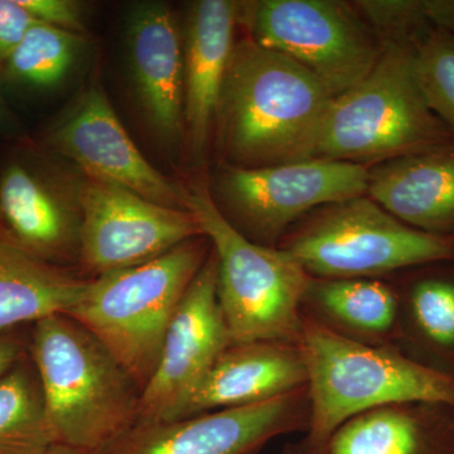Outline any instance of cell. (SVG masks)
<instances>
[{
  "label": "cell",
  "instance_id": "14",
  "mask_svg": "<svg viewBox=\"0 0 454 454\" xmlns=\"http://www.w3.org/2000/svg\"><path fill=\"white\" fill-rule=\"evenodd\" d=\"M307 387V369L297 343L232 342L187 397L176 419L243 408Z\"/></svg>",
  "mask_w": 454,
  "mask_h": 454
},
{
  "label": "cell",
  "instance_id": "4",
  "mask_svg": "<svg viewBox=\"0 0 454 454\" xmlns=\"http://www.w3.org/2000/svg\"><path fill=\"white\" fill-rule=\"evenodd\" d=\"M206 236L97 278L66 313L97 337L136 382L151 380L170 322L211 250Z\"/></svg>",
  "mask_w": 454,
  "mask_h": 454
},
{
  "label": "cell",
  "instance_id": "22",
  "mask_svg": "<svg viewBox=\"0 0 454 454\" xmlns=\"http://www.w3.org/2000/svg\"><path fill=\"white\" fill-rule=\"evenodd\" d=\"M57 446L31 358L0 375V454H46Z\"/></svg>",
  "mask_w": 454,
  "mask_h": 454
},
{
  "label": "cell",
  "instance_id": "28",
  "mask_svg": "<svg viewBox=\"0 0 454 454\" xmlns=\"http://www.w3.org/2000/svg\"><path fill=\"white\" fill-rule=\"evenodd\" d=\"M35 22L37 20L18 0H0V73L23 35Z\"/></svg>",
  "mask_w": 454,
  "mask_h": 454
},
{
  "label": "cell",
  "instance_id": "31",
  "mask_svg": "<svg viewBox=\"0 0 454 454\" xmlns=\"http://www.w3.org/2000/svg\"><path fill=\"white\" fill-rule=\"evenodd\" d=\"M18 130V122L13 113L0 94V134H13Z\"/></svg>",
  "mask_w": 454,
  "mask_h": 454
},
{
  "label": "cell",
  "instance_id": "9",
  "mask_svg": "<svg viewBox=\"0 0 454 454\" xmlns=\"http://www.w3.org/2000/svg\"><path fill=\"white\" fill-rule=\"evenodd\" d=\"M369 168L363 164L310 158L277 166H227L220 191L230 210L255 243H276L307 212L366 196Z\"/></svg>",
  "mask_w": 454,
  "mask_h": 454
},
{
  "label": "cell",
  "instance_id": "29",
  "mask_svg": "<svg viewBox=\"0 0 454 454\" xmlns=\"http://www.w3.org/2000/svg\"><path fill=\"white\" fill-rule=\"evenodd\" d=\"M423 8L433 28L454 35V0H423Z\"/></svg>",
  "mask_w": 454,
  "mask_h": 454
},
{
  "label": "cell",
  "instance_id": "8",
  "mask_svg": "<svg viewBox=\"0 0 454 454\" xmlns=\"http://www.w3.org/2000/svg\"><path fill=\"white\" fill-rule=\"evenodd\" d=\"M252 40L291 57L315 74L333 98L372 73L384 44L354 4L334 0L240 3L239 25Z\"/></svg>",
  "mask_w": 454,
  "mask_h": 454
},
{
  "label": "cell",
  "instance_id": "5",
  "mask_svg": "<svg viewBox=\"0 0 454 454\" xmlns=\"http://www.w3.org/2000/svg\"><path fill=\"white\" fill-rule=\"evenodd\" d=\"M453 139L419 88L413 49L385 44L372 73L331 101L315 158L366 166L419 153Z\"/></svg>",
  "mask_w": 454,
  "mask_h": 454
},
{
  "label": "cell",
  "instance_id": "7",
  "mask_svg": "<svg viewBox=\"0 0 454 454\" xmlns=\"http://www.w3.org/2000/svg\"><path fill=\"white\" fill-rule=\"evenodd\" d=\"M282 249L316 279L370 278L454 262V236L419 231L361 196L316 212Z\"/></svg>",
  "mask_w": 454,
  "mask_h": 454
},
{
  "label": "cell",
  "instance_id": "23",
  "mask_svg": "<svg viewBox=\"0 0 454 454\" xmlns=\"http://www.w3.org/2000/svg\"><path fill=\"white\" fill-rule=\"evenodd\" d=\"M82 49L77 33L35 22L9 56L0 77L28 89L56 88L73 70Z\"/></svg>",
  "mask_w": 454,
  "mask_h": 454
},
{
  "label": "cell",
  "instance_id": "10",
  "mask_svg": "<svg viewBox=\"0 0 454 454\" xmlns=\"http://www.w3.org/2000/svg\"><path fill=\"white\" fill-rule=\"evenodd\" d=\"M79 206L77 259L92 278L136 267L205 236L190 210L158 205L100 179L83 182Z\"/></svg>",
  "mask_w": 454,
  "mask_h": 454
},
{
  "label": "cell",
  "instance_id": "11",
  "mask_svg": "<svg viewBox=\"0 0 454 454\" xmlns=\"http://www.w3.org/2000/svg\"><path fill=\"white\" fill-rule=\"evenodd\" d=\"M307 387L243 408L160 422L137 423L89 454H256L289 433H307Z\"/></svg>",
  "mask_w": 454,
  "mask_h": 454
},
{
  "label": "cell",
  "instance_id": "17",
  "mask_svg": "<svg viewBox=\"0 0 454 454\" xmlns=\"http://www.w3.org/2000/svg\"><path fill=\"white\" fill-rule=\"evenodd\" d=\"M366 196L419 231L454 236V139L369 168Z\"/></svg>",
  "mask_w": 454,
  "mask_h": 454
},
{
  "label": "cell",
  "instance_id": "6",
  "mask_svg": "<svg viewBox=\"0 0 454 454\" xmlns=\"http://www.w3.org/2000/svg\"><path fill=\"white\" fill-rule=\"evenodd\" d=\"M219 262L217 297L232 342H300L312 277L286 250L255 243L220 210L202 187L186 192Z\"/></svg>",
  "mask_w": 454,
  "mask_h": 454
},
{
  "label": "cell",
  "instance_id": "13",
  "mask_svg": "<svg viewBox=\"0 0 454 454\" xmlns=\"http://www.w3.org/2000/svg\"><path fill=\"white\" fill-rule=\"evenodd\" d=\"M49 140L53 149L74 160L89 178L118 184L166 207L187 210L186 192L140 153L100 88L82 95L51 131Z\"/></svg>",
  "mask_w": 454,
  "mask_h": 454
},
{
  "label": "cell",
  "instance_id": "25",
  "mask_svg": "<svg viewBox=\"0 0 454 454\" xmlns=\"http://www.w3.org/2000/svg\"><path fill=\"white\" fill-rule=\"evenodd\" d=\"M413 67L430 110L454 136V35L433 28L414 47Z\"/></svg>",
  "mask_w": 454,
  "mask_h": 454
},
{
  "label": "cell",
  "instance_id": "12",
  "mask_svg": "<svg viewBox=\"0 0 454 454\" xmlns=\"http://www.w3.org/2000/svg\"><path fill=\"white\" fill-rule=\"evenodd\" d=\"M219 262L211 250L179 303L151 380L140 393L138 422L172 420L212 366L232 343L217 297Z\"/></svg>",
  "mask_w": 454,
  "mask_h": 454
},
{
  "label": "cell",
  "instance_id": "15",
  "mask_svg": "<svg viewBox=\"0 0 454 454\" xmlns=\"http://www.w3.org/2000/svg\"><path fill=\"white\" fill-rule=\"evenodd\" d=\"M131 74L140 106L158 136H184V52L172 12L163 3H140L128 20Z\"/></svg>",
  "mask_w": 454,
  "mask_h": 454
},
{
  "label": "cell",
  "instance_id": "16",
  "mask_svg": "<svg viewBox=\"0 0 454 454\" xmlns=\"http://www.w3.org/2000/svg\"><path fill=\"white\" fill-rule=\"evenodd\" d=\"M240 3L201 0L191 7L184 35V133L199 157L216 125L221 92L239 25Z\"/></svg>",
  "mask_w": 454,
  "mask_h": 454
},
{
  "label": "cell",
  "instance_id": "33",
  "mask_svg": "<svg viewBox=\"0 0 454 454\" xmlns=\"http://www.w3.org/2000/svg\"><path fill=\"white\" fill-rule=\"evenodd\" d=\"M46 454H88L85 452H82V450H74V448L61 446V444H57V446L51 448L49 452Z\"/></svg>",
  "mask_w": 454,
  "mask_h": 454
},
{
  "label": "cell",
  "instance_id": "2",
  "mask_svg": "<svg viewBox=\"0 0 454 454\" xmlns=\"http://www.w3.org/2000/svg\"><path fill=\"white\" fill-rule=\"evenodd\" d=\"M298 346L309 400L306 439L317 448L327 447L352 418L382 406L427 403L454 408V373L337 333L309 313Z\"/></svg>",
  "mask_w": 454,
  "mask_h": 454
},
{
  "label": "cell",
  "instance_id": "24",
  "mask_svg": "<svg viewBox=\"0 0 454 454\" xmlns=\"http://www.w3.org/2000/svg\"><path fill=\"white\" fill-rule=\"evenodd\" d=\"M408 310L423 346L454 365V277L428 276L415 282Z\"/></svg>",
  "mask_w": 454,
  "mask_h": 454
},
{
  "label": "cell",
  "instance_id": "1",
  "mask_svg": "<svg viewBox=\"0 0 454 454\" xmlns=\"http://www.w3.org/2000/svg\"><path fill=\"white\" fill-rule=\"evenodd\" d=\"M324 83L291 57L247 38L235 43L216 127L231 166H277L315 158L333 101Z\"/></svg>",
  "mask_w": 454,
  "mask_h": 454
},
{
  "label": "cell",
  "instance_id": "18",
  "mask_svg": "<svg viewBox=\"0 0 454 454\" xmlns=\"http://www.w3.org/2000/svg\"><path fill=\"white\" fill-rule=\"evenodd\" d=\"M80 221L49 182L28 164H9L0 176V239L59 265L79 256Z\"/></svg>",
  "mask_w": 454,
  "mask_h": 454
},
{
  "label": "cell",
  "instance_id": "30",
  "mask_svg": "<svg viewBox=\"0 0 454 454\" xmlns=\"http://www.w3.org/2000/svg\"><path fill=\"white\" fill-rule=\"evenodd\" d=\"M26 356L25 342L13 333L0 334V375Z\"/></svg>",
  "mask_w": 454,
  "mask_h": 454
},
{
  "label": "cell",
  "instance_id": "21",
  "mask_svg": "<svg viewBox=\"0 0 454 454\" xmlns=\"http://www.w3.org/2000/svg\"><path fill=\"white\" fill-rule=\"evenodd\" d=\"M304 306L337 333L370 343L393 333L399 318L396 293L370 278H312Z\"/></svg>",
  "mask_w": 454,
  "mask_h": 454
},
{
  "label": "cell",
  "instance_id": "19",
  "mask_svg": "<svg viewBox=\"0 0 454 454\" xmlns=\"http://www.w3.org/2000/svg\"><path fill=\"white\" fill-rule=\"evenodd\" d=\"M327 454H454V408L406 403L373 409L340 426Z\"/></svg>",
  "mask_w": 454,
  "mask_h": 454
},
{
  "label": "cell",
  "instance_id": "32",
  "mask_svg": "<svg viewBox=\"0 0 454 454\" xmlns=\"http://www.w3.org/2000/svg\"><path fill=\"white\" fill-rule=\"evenodd\" d=\"M279 454H327L325 448L312 446L306 438L298 443L289 444Z\"/></svg>",
  "mask_w": 454,
  "mask_h": 454
},
{
  "label": "cell",
  "instance_id": "26",
  "mask_svg": "<svg viewBox=\"0 0 454 454\" xmlns=\"http://www.w3.org/2000/svg\"><path fill=\"white\" fill-rule=\"evenodd\" d=\"M352 4L384 46L414 49L433 29L424 13L423 0H361Z\"/></svg>",
  "mask_w": 454,
  "mask_h": 454
},
{
  "label": "cell",
  "instance_id": "20",
  "mask_svg": "<svg viewBox=\"0 0 454 454\" xmlns=\"http://www.w3.org/2000/svg\"><path fill=\"white\" fill-rule=\"evenodd\" d=\"M89 280L0 239V334L66 315Z\"/></svg>",
  "mask_w": 454,
  "mask_h": 454
},
{
  "label": "cell",
  "instance_id": "27",
  "mask_svg": "<svg viewBox=\"0 0 454 454\" xmlns=\"http://www.w3.org/2000/svg\"><path fill=\"white\" fill-rule=\"evenodd\" d=\"M37 22L77 33L82 31V12L73 0H18Z\"/></svg>",
  "mask_w": 454,
  "mask_h": 454
},
{
  "label": "cell",
  "instance_id": "3",
  "mask_svg": "<svg viewBox=\"0 0 454 454\" xmlns=\"http://www.w3.org/2000/svg\"><path fill=\"white\" fill-rule=\"evenodd\" d=\"M28 354L57 444L92 453L138 422L139 387L71 317L33 325Z\"/></svg>",
  "mask_w": 454,
  "mask_h": 454
}]
</instances>
